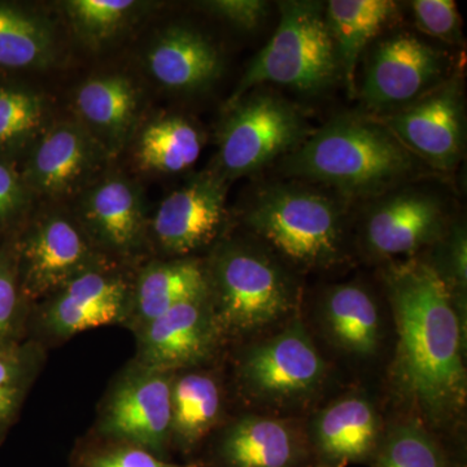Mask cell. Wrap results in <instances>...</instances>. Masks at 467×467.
<instances>
[{"instance_id":"cell-6","label":"cell","mask_w":467,"mask_h":467,"mask_svg":"<svg viewBox=\"0 0 467 467\" xmlns=\"http://www.w3.org/2000/svg\"><path fill=\"white\" fill-rule=\"evenodd\" d=\"M299 109L275 92L254 88L230 103L218 135V173L226 181L284 159L309 135Z\"/></svg>"},{"instance_id":"cell-37","label":"cell","mask_w":467,"mask_h":467,"mask_svg":"<svg viewBox=\"0 0 467 467\" xmlns=\"http://www.w3.org/2000/svg\"><path fill=\"white\" fill-rule=\"evenodd\" d=\"M88 467H186L156 459L142 448H121L94 457Z\"/></svg>"},{"instance_id":"cell-20","label":"cell","mask_w":467,"mask_h":467,"mask_svg":"<svg viewBox=\"0 0 467 467\" xmlns=\"http://www.w3.org/2000/svg\"><path fill=\"white\" fill-rule=\"evenodd\" d=\"M75 101L85 128L107 152L119 150L130 137L137 121L138 92L128 77H92L79 86Z\"/></svg>"},{"instance_id":"cell-9","label":"cell","mask_w":467,"mask_h":467,"mask_svg":"<svg viewBox=\"0 0 467 467\" xmlns=\"http://www.w3.org/2000/svg\"><path fill=\"white\" fill-rule=\"evenodd\" d=\"M445 67L444 52L413 34H393L371 50L362 78V100L374 110L402 109L441 84Z\"/></svg>"},{"instance_id":"cell-26","label":"cell","mask_w":467,"mask_h":467,"mask_svg":"<svg viewBox=\"0 0 467 467\" xmlns=\"http://www.w3.org/2000/svg\"><path fill=\"white\" fill-rule=\"evenodd\" d=\"M202 135L180 116L156 119L144 129L137 147L140 167L156 173H182L196 164L202 150Z\"/></svg>"},{"instance_id":"cell-35","label":"cell","mask_w":467,"mask_h":467,"mask_svg":"<svg viewBox=\"0 0 467 467\" xmlns=\"http://www.w3.org/2000/svg\"><path fill=\"white\" fill-rule=\"evenodd\" d=\"M202 8L242 32H254L270 14L263 0H213L202 3Z\"/></svg>"},{"instance_id":"cell-16","label":"cell","mask_w":467,"mask_h":467,"mask_svg":"<svg viewBox=\"0 0 467 467\" xmlns=\"http://www.w3.org/2000/svg\"><path fill=\"white\" fill-rule=\"evenodd\" d=\"M128 299V285L121 276L94 267L57 292L46 321L55 334L70 337L119 321Z\"/></svg>"},{"instance_id":"cell-10","label":"cell","mask_w":467,"mask_h":467,"mask_svg":"<svg viewBox=\"0 0 467 467\" xmlns=\"http://www.w3.org/2000/svg\"><path fill=\"white\" fill-rule=\"evenodd\" d=\"M24 299L57 292L98 266L97 254L81 227L61 214L39 218L15 238Z\"/></svg>"},{"instance_id":"cell-24","label":"cell","mask_w":467,"mask_h":467,"mask_svg":"<svg viewBox=\"0 0 467 467\" xmlns=\"http://www.w3.org/2000/svg\"><path fill=\"white\" fill-rule=\"evenodd\" d=\"M208 276L195 260L150 264L135 288V309L142 326L184 301L208 296Z\"/></svg>"},{"instance_id":"cell-25","label":"cell","mask_w":467,"mask_h":467,"mask_svg":"<svg viewBox=\"0 0 467 467\" xmlns=\"http://www.w3.org/2000/svg\"><path fill=\"white\" fill-rule=\"evenodd\" d=\"M54 38L42 18L11 2H0V75L47 67Z\"/></svg>"},{"instance_id":"cell-7","label":"cell","mask_w":467,"mask_h":467,"mask_svg":"<svg viewBox=\"0 0 467 467\" xmlns=\"http://www.w3.org/2000/svg\"><path fill=\"white\" fill-rule=\"evenodd\" d=\"M370 202L362 236L368 254L378 259L416 254L448 233L450 202L427 187L402 184Z\"/></svg>"},{"instance_id":"cell-13","label":"cell","mask_w":467,"mask_h":467,"mask_svg":"<svg viewBox=\"0 0 467 467\" xmlns=\"http://www.w3.org/2000/svg\"><path fill=\"white\" fill-rule=\"evenodd\" d=\"M173 382L171 374L142 367L125 377L107 404L104 432L144 451H161L171 435Z\"/></svg>"},{"instance_id":"cell-8","label":"cell","mask_w":467,"mask_h":467,"mask_svg":"<svg viewBox=\"0 0 467 467\" xmlns=\"http://www.w3.org/2000/svg\"><path fill=\"white\" fill-rule=\"evenodd\" d=\"M378 119L427 167L451 171L462 158L465 107L459 82H442Z\"/></svg>"},{"instance_id":"cell-31","label":"cell","mask_w":467,"mask_h":467,"mask_svg":"<svg viewBox=\"0 0 467 467\" xmlns=\"http://www.w3.org/2000/svg\"><path fill=\"white\" fill-rule=\"evenodd\" d=\"M32 376V358L24 347L0 348V441L14 423Z\"/></svg>"},{"instance_id":"cell-19","label":"cell","mask_w":467,"mask_h":467,"mask_svg":"<svg viewBox=\"0 0 467 467\" xmlns=\"http://www.w3.org/2000/svg\"><path fill=\"white\" fill-rule=\"evenodd\" d=\"M380 422L374 405L350 396L324 409L313 425L319 459L328 467H344L368 459L377 450Z\"/></svg>"},{"instance_id":"cell-5","label":"cell","mask_w":467,"mask_h":467,"mask_svg":"<svg viewBox=\"0 0 467 467\" xmlns=\"http://www.w3.org/2000/svg\"><path fill=\"white\" fill-rule=\"evenodd\" d=\"M218 327L247 334L275 324L295 304V287L284 267L250 245L223 248L207 273Z\"/></svg>"},{"instance_id":"cell-18","label":"cell","mask_w":467,"mask_h":467,"mask_svg":"<svg viewBox=\"0 0 467 467\" xmlns=\"http://www.w3.org/2000/svg\"><path fill=\"white\" fill-rule=\"evenodd\" d=\"M81 214L88 232L109 250L130 254L142 243V199L137 187L124 178L92 184L82 198Z\"/></svg>"},{"instance_id":"cell-11","label":"cell","mask_w":467,"mask_h":467,"mask_svg":"<svg viewBox=\"0 0 467 467\" xmlns=\"http://www.w3.org/2000/svg\"><path fill=\"white\" fill-rule=\"evenodd\" d=\"M325 362L300 322L256 344L243 358L245 389L264 402H285L316 391L325 377Z\"/></svg>"},{"instance_id":"cell-15","label":"cell","mask_w":467,"mask_h":467,"mask_svg":"<svg viewBox=\"0 0 467 467\" xmlns=\"http://www.w3.org/2000/svg\"><path fill=\"white\" fill-rule=\"evenodd\" d=\"M208 297L184 301L142 326L140 367L171 373L207 358L213 349L218 328Z\"/></svg>"},{"instance_id":"cell-14","label":"cell","mask_w":467,"mask_h":467,"mask_svg":"<svg viewBox=\"0 0 467 467\" xmlns=\"http://www.w3.org/2000/svg\"><path fill=\"white\" fill-rule=\"evenodd\" d=\"M226 182L217 171H205L161 202L152 227L162 250L182 256L216 238L225 217Z\"/></svg>"},{"instance_id":"cell-33","label":"cell","mask_w":467,"mask_h":467,"mask_svg":"<svg viewBox=\"0 0 467 467\" xmlns=\"http://www.w3.org/2000/svg\"><path fill=\"white\" fill-rule=\"evenodd\" d=\"M32 192L27 189L16 162L0 155V236L23 218Z\"/></svg>"},{"instance_id":"cell-23","label":"cell","mask_w":467,"mask_h":467,"mask_svg":"<svg viewBox=\"0 0 467 467\" xmlns=\"http://www.w3.org/2000/svg\"><path fill=\"white\" fill-rule=\"evenodd\" d=\"M322 312L331 339L349 355L368 358L379 348V312L373 296L361 285H335L326 294Z\"/></svg>"},{"instance_id":"cell-17","label":"cell","mask_w":467,"mask_h":467,"mask_svg":"<svg viewBox=\"0 0 467 467\" xmlns=\"http://www.w3.org/2000/svg\"><path fill=\"white\" fill-rule=\"evenodd\" d=\"M150 75L159 85L175 92H196L220 77L223 58L204 34L190 26H174L160 34L147 54Z\"/></svg>"},{"instance_id":"cell-3","label":"cell","mask_w":467,"mask_h":467,"mask_svg":"<svg viewBox=\"0 0 467 467\" xmlns=\"http://www.w3.org/2000/svg\"><path fill=\"white\" fill-rule=\"evenodd\" d=\"M340 199L306 184H267L251 199L244 221L284 259L318 269L342 254L346 211Z\"/></svg>"},{"instance_id":"cell-4","label":"cell","mask_w":467,"mask_h":467,"mask_svg":"<svg viewBox=\"0 0 467 467\" xmlns=\"http://www.w3.org/2000/svg\"><path fill=\"white\" fill-rule=\"evenodd\" d=\"M279 11L275 36L252 60L229 104L267 84L317 94L342 73L322 3L288 0L279 3Z\"/></svg>"},{"instance_id":"cell-27","label":"cell","mask_w":467,"mask_h":467,"mask_svg":"<svg viewBox=\"0 0 467 467\" xmlns=\"http://www.w3.org/2000/svg\"><path fill=\"white\" fill-rule=\"evenodd\" d=\"M221 395L216 380L205 374L178 378L171 387V434L184 447L196 444L217 422Z\"/></svg>"},{"instance_id":"cell-30","label":"cell","mask_w":467,"mask_h":467,"mask_svg":"<svg viewBox=\"0 0 467 467\" xmlns=\"http://www.w3.org/2000/svg\"><path fill=\"white\" fill-rule=\"evenodd\" d=\"M376 467H448L444 454L422 427L401 425L387 436Z\"/></svg>"},{"instance_id":"cell-32","label":"cell","mask_w":467,"mask_h":467,"mask_svg":"<svg viewBox=\"0 0 467 467\" xmlns=\"http://www.w3.org/2000/svg\"><path fill=\"white\" fill-rule=\"evenodd\" d=\"M23 303L15 238L3 239L0 241V348L18 344Z\"/></svg>"},{"instance_id":"cell-21","label":"cell","mask_w":467,"mask_h":467,"mask_svg":"<svg viewBox=\"0 0 467 467\" xmlns=\"http://www.w3.org/2000/svg\"><path fill=\"white\" fill-rule=\"evenodd\" d=\"M325 16L333 36L340 69L350 94L356 91V69L368 43L398 16L391 0H331Z\"/></svg>"},{"instance_id":"cell-2","label":"cell","mask_w":467,"mask_h":467,"mask_svg":"<svg viewBox=\"0 0 467 467\" xmlns=\"http://www.w3.org/2000/svg\"><path fill=\"white\" fill-rule=\"evenodd\" d=\"M287 177L324 184L343 199H374L420 180L425 162L379 121L337 116L282 160Z\"/></svg>"},{"instance_id":"cell-12","label":"cell","mask_w":467,"mask_h":467,"mask_svg":"<svg viewBox=\"0 0 467 467\" xmlns=\"http://www.w3.org/2000/svg\"><path fill=\"white\" fill-rule=\"evenodd\" d=\"M26 153L20 171L30 192L60 198L88 182L109 152L84 125L66 122L39 135Z\"/></svg>"},{"instance_id":"cell-29","label":"cell","mask_w":467,"mask_h":467,"mask_svg":"<svg viewBox=\"0 0 467 467\" xmlns=\"http://www.w3.org/2000/svg\"><path fill=\"white\" fill-rule=\"evenodd\" d=\"M66 8L77 34L88 45L99 46L121 32L140 5L133 0H72Z\"/></svg>"},{"instance_id":"cell-28","label":"cell","mask_w":467,"mask_h":467,"mask_svg":"<svg viewBox=\"0 0 467 467\" xmlns=\"http://www.w3.org/2000/svg\"><path fill=\"white\" fill-rule=\"evenodd\" d=\"M45 117L42 95L0 79V155L16 162L42 134Z\"/></svg>"},{"instance_id":"cell-36","label":"cell","mask_w":467,"mask_h":467,"mask_svg":"<svg viewBox=\"0 0 467 467\" xmlns=\"http://www.w3.org/2000/svg\"><path fill=\"white\" fill-rule=\"evenodd\" d=\"M445 243L444 269L436 270L454 295L466 288V232L461 225L447 233Z\"/></svg>"},{"instance_id":"cell-22","label":"cell","mask_w":467,"mask_h":467,"mask_svg":"<svg viewBox=\"0 0 467 467\" xmlns=\"http://www.w3.org/2000/svg\"><path fill=\"white\" fill-rule=\"evenodd\" d=\"M223 456L232 467H295L301 459V445L285 420L251 416L227 431Z\"/></svg>"},{"instance_id":"cell-34","label":"cell","mask_w":467,"mask_h":467,"mask_svg":"<svg viewBox=\"0 0 467 467\" xmlns=\"http://www.w3.org/2000/svg\"><path fill=\"white\" fill-rule=\"evenodd\" d=\"M414 20L423 33L451 43L461 39V17L453 0H416Z\"/></svg>"},{"instance_id":"cell-1","label":"cell","mask_w":467,"mask_h":467,"mask_svg":"<svg viewBox=\"0 0 467 467\" xmlns=\"http://www.w3.org/2000/svg\"><path fill=\"white\" fill-rule=\"evenodd\" d=\"M398 331L395 376L402 393L434 423L462 410L466 370L454 295L431 264L409 260L384 273Z\"/></svg>"}]
</instances>
